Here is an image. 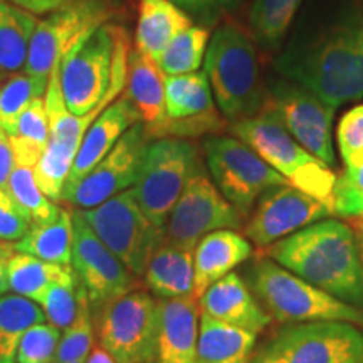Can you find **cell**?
<instances>
[{"instance_id":"cell-15","label":"cell","mask_w":363,"mask_h":363,"mask_svg":"<svg viewBox=\"0 0 363 363\" xmlns=\"http://www.w3.org/2000/svg\"><path fill=\"white\" fill-rule=\"evenodd\" d=\"M71 266L94 311L111 299L138 289V278L98 239L79 208L72 211Z\"/></svg>"},{"instance_id":"cell-14","label":"cell","mask_w":363,"mask_h":363,"mask_svg":"<svg viewBox=\"0 0 363 363\" xmlns=\"http://www.w3.org/2000/svg\"><path fill=\"white\" fill-rule=\"evenodd\" d=\"M224 128L225 118L216 108L206 72L165 76V116L147 126L150 138L185 140Z\"/></svg>"},{"instance_id":"cell-10","label":"cell","mask_w":363,"mask_h":363,"mask_svg":"<svg viewBox=\"0 0 363 363\" xmlns=\"http://www.w3.org/2000/svg\"><path fill=\"white\" fill-rule=\"evenodd\" d=\"M158 333V299L143 289L111 299L96 311L98 345L116 363H152Z\"/></svg>"},{"instance_id":"cell-49","label":"cell","mask_w":363,"mask_h":363,"mask_svg":"<svg viewBox=\"0 0 363 363\" xmlns=\"http://www.w3.org/2000/svg\"><path fill=\"white\" fill-rule=\"evenodd\" d=\"M360 246V252H362V257H363V244H358Z\"/></svg>"},{"instance_id":"cell-9","label":"cell","mask_w":363,"mask_h":363,"mask_svg":"<svg viewBox=\"0 0 363 363\" xmlns=\"http://www.w3.org/2000/svg\"><path fill=\"white\" fill-rule=\"evenodd\" d=\"M93 233L126 266L142 278L148 261L163 239V229L148 220L136 202L133 190L115 195L93 208L79 211Z\"/></svg>"},{"instance_id":"cell-16","label":"cell","mask_w":363,"mask_h":363,"mask_svg":"<svg viewBox=\"0 0 363 363\" xmlns=\"http://www.w3.org/2000/svg\"><path fill=\"white\" fill-rule=\"evenodd\" d=\"M150 142L152 138L147 126L138 121L118 140L89 174L62 197V202L86 211L133 187Z\"/></svg>"},{"instance_id":"cell-38","label":"cell","mask_w":363,"mask_h":363,"mask_svg":"<svg viewBox=\"0 0 363 363\" xmlns=\"http://www.w3.org/2000/svg\"><path fill=\"white\" fill-rule=\"evenodd\" d=\"M49 133H51V130H49L45 99L44 96H38L29 103V106L21 115L16 131L11 135V142L43 155L49 143Z\"/></svg>"},{"instance_id":"cell-44","label":"cell","mask_w":363,"mask_h":363,"mask_svg":"<svg viewBox=\"0 0 363 363\" xmlns=\"http://www.w3.org/2000/svg\"><path fill=\"white\" fill-rule=\"evenodd\" d=\"M16 165V155H13V148L11 136L0 128V189H9V179Z\"/></svg>"},{"instance_id":"cell-6","label":"cell","mask_w":363,"mask_h":363,"mask_svg":"<svg viewBox=\"0 0 363 363\" xmlns=\"http://www.w3.org/2000/svg\"><path fill=\"white\" fill-rule=\"evenodd\" d=\"M229 128L289 184L318 201L331 203L337 182L335 172L293 138L267 101L257 115L233 121Z\"/></svg>"},{"instance_id":"cell-29","label":"cell","mask_w":363,"mask_h":363,"mask_svg":"<svg viewBox=\"0 0 363 363\" xmlns=\"http://www.w3.org/2000/svg\"><path fill=\"white\" fill-rule=\"evenodd\" d=\"M45 315L38 303L19 294L0 296V363H16L21 337L30 326L44 323Z\"/></svg>"},{"instance_id":"cell-22","label":"cell","mask_w":363,"mask_h":363,"mask_svg":"<svg viewBox=\"0 0 363 363\" xmlns=\"http://www.w3.org/2000/svg\"><path fill=\"white\" fill-rule=\"evenodd\" d=\"M252 246L247 238L233 229H220L203 235L194 249V296L201 299L212 286L247 261Z\"/></svg>"},{"instance_id":"cell-37","label":"cell","mask_w":363,"mask_h":363,"mask_svg":"<svg viewBox=\"0 0 363 363\" xmlns=\"http://www.w3.org/2000/svg\"><path fill=\"white\" fill-rule=\"evenodd\" d=\"M76 155L78 153L72 150L49 142L39 162L35 163V182L49 201L62 202V194H65L66 182L69 179Z\"/></svg>"},{"instance_id":"cell-34","label":"cell","mask_w":363,"mask_h":363,"mask_svg":"<svg viewBox=\"0 0 363 363\" xmlns=\"http://www.w3.org/2000/svg\"><path fill=\"white\" fill-rule=\"evenodd\" d=\"M79 283V281H78ZM94 348V325L88 294L79 284L78 313L59 338L52 363H84Z\"/></svg>"},{"instance_id":"cell-36","label":"cell","mask_w":363,"mask_h":363,"mask_svg":"<svg viewBox=\"0 0 363 363\" xmlns=\"http://www.w3.org/2000/svg\"><path fill=\"white\" fill-rule=\"evenodd\" d=\"M78 278L72 266H66L61 276L49 286L40 298L39 306L43 308L45 320L59 330H65L74 321L78 313Z\"/></svg>"},{"instance_id":"cell-8","label":"cell","mask_w":363,"mask_h":363,"mask_svg":"<svg viewBox=\"0 0 363 363\" xmlns=\"http://www.w3.org/2000/svg\"><path fill=\"white\" fill-rule=\"evenodd\" d=\"M363 331L343 321L289 325L254 350L249 363H362Z\"/></svg>"},{"instance_id":"cell-5","label":"cell","mask_w":363,"mask_h":363,"mask_svg":"<svg viewBox=\"0 0 363 363\" xmlns=\"http://www.w3.org/2000/svg\"><path fill=\"white\" fill-rule=\"evenodd\" d=\"M246 283L267 315L281 323L343 321L363 325L362 310L310 284L271 257H262L249 266Z\"/></svg>"},{"instance_id":"cell-1","label":"cell","mask_w":363,"mask_h":363,"mask_svg":"<svg viewBox=\"0 0 363 363\" xmlns=\"http://www.w3.org/2000/svg\"><path fill=\"white\" fill-rule=\"evenodd\" d=\"M266 254L340 301L363 308V257L355 233L345 222H315L266 247Z\"/></svg>"},{"instance_id":"cell-3","label":"cell","mask_w":363,"mask_h":363,"mask_svg":"<svg viewBox=\"0 0 363 363\" xmlns=\"http://www.w3.org/2000/svg\"><path fill=\"white\" fill-rule=\"evenodd\" d=\"M133 44L125 27L106 24L79 39L59 61V79L66 106L74 116L101 115L128 83Z\"/></svg>"},{"instance_id":"cell-45","label":"cell","mask_w":363,"mask_h":363,"mask_svg":"<svg viewBox=\"0 0 363 363\" xmlns=\"http://www.w3.org/2000/svg\"><path fill=\"white\" fill-rule=\"evenodd\" d=\"M7 2L13 4V6L24 9L33 16H44V13H51L62 7L69 0H7Z\"/></svg>"},{"instance_id":"cell-20","label":"cell","mask_w":363,"mask_h":363,"mask_svg":"<svg viewBox=\"0 0 363 363\" xmlns=\"http://www.w3.org/2000/svg\"><path fill=\"white\" fill-rule=\"evenodd\" d=\"M199 303L202 315L256 337L267 328L271 321V316L259 305L246 281L235 272H229L208 286Z\"/></svg>"},{"instance_id":"cell-48","label":"cell","mask_w":363,"mask_h":363,"mask_svg":"<svg viewBox=\"0 0 363 363\" xmlns=\"http://www.w3.org/2000/svg\"><path fill=\"white\" fill-rule=\"evenodd\" d=\"M348 222H352V229L357 235L358 244H363V212L360 216L353 217V219H350Z\"/></svg>"},{"instance_id":"cell-41","label":"cell","mask_w":363,"mask_h":363,"mask_svg":"<svg viewBox=\"0 0 363 363\" xmlns=\"http://www.w3.org/2000/svg\"><path fill=\"white\" fill-rule=\"evenodd\" d=\"M338 148L345 167L363 165V104L352 108L338 123Z\"/></svg>"},{"instance_id":"cell-2","label":"cell","mask_w":363,"mask_h":363,"mask_svg":"<svg viewBox=\"0 0 363 363\" xmlns=\"http://www.w3.org/2000/svg\"><path fill=\"white\" fill-rule=\"evenodd\" d=\"M286 79L337 110L363 96V26L342 22L294 44L276 61Z\"/></svg>"},{"instance_id":"cell-42","label":"cell","mask_w":363,"mask_h":363,"mask_svg":"<svg viewBox=\"0 0 363 363\" xmlns=\"http://www.w3.org/2000/svg\"><path fill=\"white\" fill-rule=\"evenodd\" d=\"M33 229V220L7 190L0 189V246L21 240Z\"/></svg>"},{"instance_id":"cell-4","label":"cell","mask_w":363,"mask_h":363,"mask_svg":"<svg viewBox=\"0 0 363 363\" xmlns=\"http://www.w3.org/2000/svg\"><path fill=\"white\" fill-rule=\"evenodd\" d=\"M206 76L225 120L239 121L257 115L267 94L262 89L254 43L238 24L217 27L206 51Z\"/></svg>"},{"instance_id":"cell-46","label":"cell","mask_w":363,"mask_h":363,"mask_svg":"<svg viewBox=\"0 0 363 363\" xmlns=\"http://www.w3.org/2000/svg\"><path fill=\"white\" fill-rule=\"evenodd\" d=\"M9 251H11V246H0V296L9 291L7 274H6V261H7Z\"/></svg>"},{"instance_id":"cell-21","label":"cell","mask_w":363,"mask_h":363,"mask_svg":"<svg viewBox=\"0 0 363 363\" xmlns=\"http://www.w3.org/2000/svg\"><path fill=\"white\" fill-rule=\"evenodd\" d=\"M138 121H142L138 111L135 110L133 103L130 101L123 91L121 98L113 101L86 131L78 150V155H76L74 163H72V170L69 179L66 182L62 197L67 192H71L89 174L91 169L115 147L118 140Z\"/></svg>"},{"instance_id":"cell-47","label":"cell","mask_w":363,"mask_h":363,"mask_svg":"<svg viewBox=\"0 0 363 363\" xmlns=\"http://www.w3.org/2000/svg\"><path fill=\"white\" fill-rule=\"evenodd\" d=\"M84 363H116V362L113 360V358L108 355L101 347H99V345H96V347L93 348V352H91V355L88 357V360Z\"/></svg>"},{"instance_id":"cell-27","label":"cell","mask_w":363,"mask_h":363,"mask_svg":"<svg viewBox=\"0 0 363 363\" xmlns=\"http://www.w3.org/2000/svg\"><path fill=\"white\" fill-rule=\"evenodd\" d=\"M13 252L29 254L52 264L69 266L72 256V211L61 207L56 219L33 229L17 242L11 244Z\"/></svg>"},{"instance_id":"cell-31","label":"cell","mask_w":363,"mask_h":363,"mask_svg":"<svg viewBox=\"0 0 363 363\" xmlns=\"http://www.w3.org/2000/svg\"><path fill=\"white\" fill-rule=\"evenodd\" d=\"M303 0H254L249 26L257 44L278 49Z\"/></svg>"},{"instance_id":"cell-24","label":"cell","mask_w":363,"mask_h":363,"mask_svg":"<svg viewBox=\"0 0 363 363\" xmlns=\"http://www.w3.org/2000/svg\"><path fill=\"white\" fill-rule=\"evenodd\" d=\"M125 94L147 126L160 123L165 116V74L153 57L131 48L128 59V83Z\"/></svg>"},{"instance_id":"cell-35","label":"cell","mask_w":363,"mask_h":363,"mask_svg":"<svg viewBox=\"0 0 363 363\" xmlns=\"http://www.w3.org/2000/svg\"><path fill=\"white\" fill-rule=\"evenodd\" d=\"M43 83L27 72H9L6 79H0V128L11 136L16 131L17 121L34 98L44 96Z\"/></svg>"},{"instance_id":"cell-40","label":"cell","mask_w":363,"mask_h":363,"mask_svg":"<svg viewBox=\"0 0 363 363\" xmlns=\"http://www.w3.org/2000/svg\"><path fill=\"white\" fill-rule=\"evenodd\" d=\"M333 214L350 220L363 212V165L345 167L333 189Z\"/></svg>"},{"instance_id":"cell-18","label":"cell","mask_w":363,"mask_h":363,"mask_svg":"<svg viewBox=\"0 0 363 363\" xmlns=\"http://www.w3.org/2000/svg\"><path fill=\"white\" fill-rule=\"evenodd\" d=\"M330 216H333L331 203L318 201L294 185L286 184L261 195L244 230L246 238L257 247H269Z\"/></svg>"},{"instance_id":"cell-25","label":"cell","mask_w":363,"mask_h":363,"mask_svg":"<svg viewBox=\"0 0 363 363\" xmlns=\"http://www.w3.org/2000/svg\"><path fill=\"white\" fill-rule=\"evenodd\" d=\"M190 26L192 19L172 0H140L135 48L157 61L172 39Z\"/></svg>"},{"instance_id":"cell-28","label":"cell","mask_w":363,"mask_h":363,"mask_svg":"<svg viewBox=\"0 0 363 363\" xmlns=\"http://www.w3.org/2000/svg\"><path fill=\"white\" fill-rule=\"evenodd\" d=\"M38 24V17L33 13L7 0H0V71L24 69Z\"/></svg>"},{"instance_id":"cell-39","label":"cell","mask_w":363,"mask_h":363,"mask_svg":"<svg viewBox=\"0 0 363 363\" xmlns=\"http://www.w3.org/2000/svg\"><path fill=\"white\" fill-rule=\"evenodd\" d=\"M61 338L59 328L51 323L30 326L21 337L17 347V363H52L56 348Z\"/></svg>"},{"instance_id":"cell-17","label":"cell","mask_w":363,"mask_h":363,"mask_svg":"<svg viewBox=\"0 0 363 363\" xmlns=\"http://www.w3.org/2000/svg\"><path fill=\"white\" fill-rule=\"evenodd\" d=\"M267 104L276 111L293 138L318 160L335 165L333 116L335 108L321 101L316 94L283 79L272 86Z\"/></svg>"},{"instance_id":"cell-7","label":"cell","mask_w":363,"mask_h":363,"mask_svg":"<svg viewBox=\"0 0 363 363\" xmlns=\"http://www.w3.org/2000/svg\"><path fill=\"white\" fill-rule=\"evenodd\" d=\"M201 165V150L189 140L158 138L148 143L131 190L153 225L165 227L180 194Z\"/></svg>"},{"instance_id":"cell-32","label":"cell","mask_w":363,"mask_h":363,"mask_svg":"<svg viewBox=\"0 0 363 363\" xmlns=\"http://www.w3.org/2000/svg\"><path fill=\"white\" fill-rule=\"evenodd\" d=\"M211 35L203 26H190L184 33L172 39L163 49L157 65L165 76H179L195 72L202 66Z\"/></svg>"},{"instance_id":"cell-13","label":"cell","mask_w":363,"mask_h":363,"mask_svg":"<svg viewBox=\"0 0 363 363\" xmlns=\"http://www.w3.org/2000/svg\"><path fill=\"white\" fill-rule=\"evenodd\" d=\"M244 219L220 194L203 165L195 170L163 227V242L194 251L203 235L240 229Z\"/></svg>"},{"instance_id":"cell-50","label":"cell","mask_w":363,"mask_h":363,"mask_svg":"<svg viewBox=\"0 0 363 363\" xmlns=\"http://www.w3.org/2000/svg\"><path fill=\"white\" fill-rule=\"evenodd\" d=\"M362 363H363V362H362Z\"/></svg>"},{"instance_id":"cell-30","label":"cell","mask_w":363,"mask_h":363,"mask_svg":"<svg viewBox=\"0 0 363 363\" xmlns=\"http://www.w3.org/2000/svg\"><path fill=\"white\" fill-rule=\"evenodd\" d=\"M65 269L66 266L45 262L34 256H29V254L13 252L12 249L7 254L6 274L9 289L13 294L24 296L38 303V305L49 286L61 276Z\"/></svg>"},{"instance_id":"cell-33","label":"cell","mask_w":363,"mask_h":363,"mask_svg":"<svg viewBox=\"0 0 363 363\" xmlns=\"http://www.w3.org/2000/svg\"><path fill=\"white\" fill-rule=\"evenodd\" d=\"M33 163L16 160L13 170L9 179L7 192L13 201L27 212L33 220V225H43L56 219L61 207L56 202L49 201L35 182Z\"/></svg>"},{"instance_id":"cell-19","label":"cell","mask_w":363,"mask_h":363,"mask_svg":"<svg viewBox=\"0 0 363 363\" xmlns=\"http://www.w3.org/2000/svg\"><path fill=\"white\" fill-rule=\"evenodd\" d=\"M201 303L195 296L158 299V333L152 363H197Z\"/></svg>"},{"instance_id":"cell-12","label":"cell","mask_w":363,"mask_h":363,"mask_svg":"<svg viewBox=\"0 0 363 363\" xmlns=\"http://www.w3.org/2000/svg\"><path fill=\"white\" fill-rule=\"evenodd\" d=\"M113 16L110 0H69L39 21L29 45L24 71L48 86L54 66L62 56Z\"/></svg>"},{"instance_id":"cell-11","label":"cell","mask_w":363,"mask_h":363,"mask_svg":"<svg viewBox=\"0 0 363 363\" xmlns=\"http://www.w3.org/2000/svg\"><path fill=\"white\" fill-rule=\"evenodd\" d=\"M203 152L211 179L242 219L251 216L262 194L289 184L239 138L211 136L203 142Z\"/></svg>"},{"instance_id":"cell-43","label":"cell","mask_w":363,"mask_h":363,"mask_svg":"<svg viewBox=\"0 0 363 363\" xmlns=\"http://www.w3.org/2000/svg\"><path fill=\"white\" fill-rule=\"evenodd\" d=\"M190 19L199 21L203 27L216 24L222 16L239 4V0H172Z\"/></svg>"},{"instance_id":"cell-26","label":"cell","mask_w":363,"mask_h":363,"mask_svg":"<svg viewBox=\"0 0 363 363\" xmlns=\"http://www.w3.org/2000/svg\"><path fill=\"white\" fill-rule=\"evenodd\" d=\"M254 347L256 335L201 316L197 363H249Z\"/></svg>"},{"instance_id":"cell-23","label":"cell","mask_w":363,"mask_h":363,"mask_svg":"<svg viewBox=\"0 0 363 363\" xmlns=\"http://www.w3.org/2000/svg\"><path fill=\"white\" fill-rule=\"evenodd\" d=\"M143 278L157 299L194 296V251L162 240L150 257Z\"/></svg>"}]
</instances>
